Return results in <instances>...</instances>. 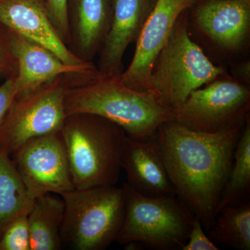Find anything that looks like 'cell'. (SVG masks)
Returning <instances> with one entry per match:
<instances>
[{
  "label": "cell",
  "instance_id": "cell-1",
  "mask_svg": "<svg viewBox=\"0 0 250 250\" xmlns=\"http://www.w3.org/2000/svg\"><path fill=\"white\" fill-rule=\"evenodd\" d=\"M244 124L205 133L169 121L154 133L176 195L200 220L205 231L213 226L218 215Z\"/></svg>",
  "mask_w": 250,
  "mask_h": 250
},
{
  "label": "cell",
  "instance_id": "cell-2",
  "mask_svg": "<svg viewBox=\"0 0 250 250\" xmlns=\"http://www.w3.org/2000/svg\"><path fill=\"white\" fill-rule=\"evenodd\" d=\"M120 79L98 77L69 85L65 93L67 116L90 113L101 116L134 138L152 136L163 123L172 121L173 109L154 93L133 89Z\"/></svg>",
  "mask_w": 250,
  "mask_h": 250
},
{
  "label": "cell",
  "instance_id": "cell-3",
  "mask_svg": "<svg viewBox=\"0 0 250 250\" xmlns=\"http://www.w3.org/2000/svg\"><path fill=\"white\" fill-rule=\"evenodd\" d=\"M61 134L76 189L116 185L126 134L119 125L90 113L65 118Z\"/></svg>",
  "mask_w": 250,
  "mask_h": 250
},
{
  "label": "cell",
  "instance_id": "cell-4",
  "mask_svg": "<svg viewBox=\"0 0 250 250\" xmlns=\"http://www.w3.org/2000/svg\"><path fill=\"white\" fill-rule=\"evenodd\" d=\"M226 73L225 67L215 65L192 40L187 9L177 18L170 37L156 57L148 91L174 110L194 90Z\"/></svg>",
  "mask_w": 250,
  "mask_h": 250
},
{
  "label": "cell",
  "instance_id": "cell-5",
  "mask_svg": "<svg viewBox=\"0 0 250 250\" xmlns=\"http://www.w3.org/2000/svg\"><path fill=\"white\" fill-rule=\"evenodd\" d=\"M125 215L116 239L120 244L139 242L156 250H182L195 217L180 199L142 195L123 185Z\"/></svg>",
  "mask_w": 250,
  "mask_h": 250
},
{
  "label": "cell",
  "instance_id": "cell-6",
  "mask_svg": "<svg viewBox=\"0 0 250 250\" xmlns=\"http://www.w3.org/2000/svg\"><path fill=\"white\" fill-rule=\"evenodd\" d=\"M60 196L65 204L62 243L77 250H103L116 242L125 215L123 187L74 188Z\"/></svg>",
  "mask_w": 250,
  "mask_h": 250
},
{
  "label": "cell",
  "instance_id": "cell-7",
  "mask_svg": "<svg viewBox=\"0 0 250 250\" xmlns=\"http://www.w3.org/2000/svg\"><path fill=\"white\" fill-rule=\"evenodd\" d=\"M75 77H56L15 96L0 126V147L11 156L31 139L61 131L67 117L65 90Z\"/></svg>",
  "mask_w": 250,
  "mask_h": 250
},
{
  "label": "cell",
  "instance_id": "cell-8",
  "mask_svg": "<svg viewBox=\"0 0 250 250\" xmlns=\"http://www.w3.org/2000/svg\"><path fill=\"white\" fill-rule=\"evenodd\" d=\"M250 108V85L226 73L192 92L173 110L172 121L192 131L215 133L243 124Z\"/></svg>",
  "mask_w": 250,
  "mask_h": 250
},
{
  "label": "cell",
  "instance_id": "cell-9",
  "mask_svg": "<svg viewBox=\"0 0 250 250\" xmlns=\"http://www.w3.org/2000/svg\"><path fill=\"white\" fill-rule=\"evenodd\" d=\"M11 158L33 200L75 188L61 131L31 139Z\"/></svg>",
  "mask_w": 250,
  "mask_h": 250
},
{
  "label": "cell",
  "instance_id": "cell-10",
  "mask_svg": "<svg viewBox=\"0 0 250 250\" xmlns=\"http://www.w3.org/2000/svg\"><path fill=\"white\" fill-rule=\"evenodd\" d=\"M188 14V22L225 57L249 45L250 0H195Z\"/></svg>",
  "mask_w": 250,
  "mask_h": 250
},
{
  "label": "cell",
  "instance_id": "cell-11",
  "mask_svg": "<svg viewBox=\"0 0 250 250\" xmlns=\"http://www.w3.org/2000/svg\"><path fill=\"white\" fill-rule=\"evenodd\" d=\"M195 0H158L136 42L131 63L121 82L133 89L148 91L149 77L158 54L165 45L176 21Z\"/></svg>",
  "mask_w": 250,
  "mask_h": 250
},
{
  "label": "cell",
  "instance_id": "cell-12",
  "mask_svg": "<svg viewBox=\"0 0 250 250\" xmlns=\"http://www.w3.org/2000/svg\"><path fill=\"white\" fill-rule=\"evenodd\" d=\"M157 1L113 0L111 27L98 54V77L121 78L125 51L137 41Z\"/></svg>",
  "mask_w": 250,
  "mask_h": 250
},
{
  "label": "cell",
  "instance_id": "cell-13",
  "mask_svg": "<svg viewBox=\"0 0 250 250\" xmlns=\"http://www.w3.org/2000/svg\"><path fill=\"white\" fill-rule=\"evenodd\" d=\"M11 31L13 52L18 62L15 96L28 93L62 75L98 76L93 62L80 65H68L49 49Z\"/></svg>",
  "mask_w": 250,
  "mask_h": 250
},
{
  "label": "cell",
  "instance_id": "cell-14",
  "mask_svg": "<svg viewBox=\"0 0 250 250\" xmlns=\"http://www.w3.org/2000/svg\"><path fill=\"white\" fill-rule=\"evenodd\" d=\"M0 23L52 51L65 63L89 62L81 60L64 43L51 22L45 0H0Z\"/></svg>",
  "mask_w": 250,
  "mask_h": 250
},
{
  "label": "cell",
  "instance_id": "cell-15",
  "mask_svg": "<svg viewBox=\"0 0 250 250\" xmlns=\"http://www.w3.org/2000/svg\"><path fill=\"white\" fill-rule=\"evenodd\" d=\"M122 168L126 171V183L142 195H176L154 134L141 138L126 135Z\"/></svg>",
  "mask_w": 250,
  "mask_h": 250
},
{
  "label": "cell",
  "instance_id": "cell-16",
  "mask_svg": "<svg viewBox=\"0 0 250 250\" xmlns=\"http://www.w3.org/2000/svg\"><path fill=\"white\" fill-rule=\"evenodd\" d=\"M113 4V0H67L68 48L83 62L98 56L111 27Z\"/></svg>",
  "mask_w": 250,
  "mask_h": 250
},
{
  "label": "cell",
  "instance_id": "cell-17",
  "mask_svg": "<svg viewBox=\"0 0 250 250\" xmlns=\"http://www.w3.org/2000/svg\"><path fill=\"white\" fill-rule=\"evenodd\" d=\"M65 204L47 193L36 197L27 215L30 250H58L62 247L61 229Z\"/></svg>",
  "mask_w": 250,
  "mask_h": 250
},
{
  "label": "cell",
  "instance_id": "cell-18",
  "mask_svg": "<svg viewBox=\"0 0 250 250\" xmlns=\"http://www.w3.org/2000/svg\"><path fill=\"white\" fill-rule=\"evenodd\" d=\"M34 200L29 196L12 158L0 147V238L13 220L29 213Z\"/></svg>",
  "mask_w": 250,
  "mask_h": 250
},
{
  "label": "cell",
  "instance_id": "cell-19",
  "mask_svg": "<svg viewBox=\"0 0 250 250\" xmlns=\"http://www.w3.org/2000/svg\"><path fill=\"white\" fill-rule=\"evenodd\" d=\"M207 232L215 244L235 250H250V204L225 206L219 210L214 224Z\"/></svg>",
  "mask_w": 250,
  "mask_h": 250
},
{
  "label": "cell",
  "instance_id": "cell-20",
  "mask_svg": "<svg viewBox=\"0 0 250 250\" xmlns=\"http://www.w3.org/2000/svg\"><path fill=\"white\" fill-rule=\"evenodd\" d=\"M250 186V116L248 115L237 142L231 171L219 202L218 213L225 206L238 204L241 197L249 191Z\"/></svg>",
  "mask_w": 250,
  "mask_h": 250
},
{
  "label": "cell",
  "instance_id": "cell-21",
  "mask_svg": "<svg viewBox=\"0 0 250 250\" xmlns=\"http://www.w3.org/2000/svg\"><path fill=\"white\" fill-rule=\"evenodd\" d=\"M27 215L13 220L0 238V250H30V235Z\"/></svg>",
  "mask_w": 250,
  "mask_h": 250
},
{
  "label": "cell",
  "instance_id": "cell-22",
  "mask_svg": "<svg viewBox=\"0 0 250 250\" xmlns=\"http://www.w3.org/2000/svg\"><path fill=\"white\" fill-rule=\"evenodd\" d=\"M18 62L13 52L11 31L0 23V79L16 76Z\"/></svg>",
  "mask_w": 250,
  "mask_h": 250
},
{
  "label": "cell",
  "instance_id": "cell-23",
  "mask_svg": "<svg viewBox=\"0 0 250 250\" xmlns=\"http://www.w3.org/2000/svg\"><path fill=\"white\" fill-rule=\"evenodd\" d=\"M67 0H45L51 22L64 43L70 45V31L67 16Z\"/></svg>",
  "mask_w": 250,
  "mask_h": 250
},
{
  "label": "cell",
  "instance_id": "cell-24",
  "mask_svg": "<svg viewBox=\"0 0 250 250\" xmlns=\"http://www.w3.org/2000/svg\"><path fill=\"white\" fill-rule=\"evenodd\" d=\"M220 248L215 244L208 236L206 234L205 230L200 220L197 218L193 224L187 243L182 250H219Z\"/></svg>",
  "mask_w": 250,
  "mask_h": 250
},
{
  "label": "cell",
  "instance_id": "cell-25",
  "mask_svg": "<svg viewBox=\"0 0 250 250\" xmlns=\"http://www.w3.org/2000/svg\"><path fill=\"white\" fill-rule=\"evenodd\" d=\"M16 76L6 79L0 85V126L16 95Z\"/></svg>",
  "mask_w": 250,
  "mask_h": 250
},
{
  "label": "cell",
  "instance_id": "cell-26",
  "mask_svg": "<svg viewBox=\"0 0 250 250\" xmlns=\"http://www.w3.org/2000/svg\"><path fill=\"white\" fill-rule=\"evenodd\" d=\"M231 77L243 84H250V62L249 59L235 62L231 67Z\"/></svg>",
  "mask_w": 250,
  "mask_h": 250
}]
</instances>
